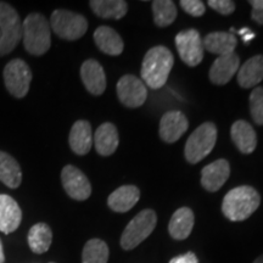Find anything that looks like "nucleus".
Wrapping results in <instances>:
<instances>
[{
	"label": "nucleus",
	"instance_id": "obj_13",
	"mask_svg": "<svg viewBox=\"0 0 263 263\" xmlns=\"http://www.w3.org/2000/svg\"><path fill=\"white\" fill-rule=\"evenodd\" d=\"M81 78L85 89L93 95H101L106 89V76L103 66L97 60L89 59L81 67Z\"/></svg>",
	"mask_w": 263,
	"mask_h": 263
},
{
	"label": "nucleus",
	"instance_id": "obj_37",
	"mask_svg": "<svg viewBox=\"0 0 263 263\" xmlns=\"http://www.w3.org/2000/svg\"><path fill=\"white\" fill-rule=\"evenodd\" d=\"M250 31H251V29H250L249 27H244V28L240 29V31H238V34H240V35H241V37H242V35L246 34V33L250 32Z\"/></svg>",
	"mask_w": 263,
	"mask_h": 263
},
{
	"label": "nucleus",
	"instance_id": "obj_30",
	"mask_svg": "<svg viewBox=\"0 0 263 263\" xmlns=\"http://www.w3.org/2000/svg\"><path fill=\"white\" fill-rule=\"evenodd\" d=\"M250 111L256 124L263 126V87H256L250 95Z\"/></svg>",
	"mask_w": 263,
	"mask_h": 263
},
{
	"label": "nucleus",
	"instance_id": "obj_3",
	"mask_svg": "<svg viewBox=\"0 0 263 263\" xmlns=\"http://www.w3.org/2000/svg\"><path fill=\"white\" fill-rule=\"evenodd\" d=\"M22 38L27 52L35 57L44 55L51 45L50 25L42 14H29L22 22Z\"/></svg>",
	"mask_w": 263,
	"mask_h": 263
},
{
	"label": "nucleus",
	"instance_id": "obj_8",
	"mask_svg": "<svg viewBox=\"0 0 263 263\" xmlns=\"http://www.w3.org/2000/svg\"><path fill=\"white\" fill-rule=\"evenodd\" d=\"M32 82V72L29 66L21 59H14L4 68V83L12 97L25 98Z\"/></svg>",
	"mask_w": 263,
	"mask_h": 263
},
{
	"label": "nucleus",
	"instance_id": "obj_14",
	"mask_svg": "<svg viewBox=\"0 0 263 263\" xmlns=\"http://www.w3.org/2000/svg\"><path fill=\"white\" fill-rule=\"evenodd\" d=\"M230 174V166L227 160H217L207 164L201 171V184L207 192H217L227 182Z\"/></svg>",
	"mask_w": 263,
	"mask_h": 263
},
{
	"label": "nucleus",
	"instance_id": "obj_29",
	"mask_svg": "<svg viewBox=\"0 0 263 263\" xmlns=\"http://www.w3.org/2000/svg\"><path fill=\"white\" fill-rule=\"evenodd\" d=\"M153 12L155 24L159 27H167L173 24L177 17V8L171 0H155L153 2Z\"/></svg>",
	"mask_w": 263,
	"mask_h": 263
},
{
	"label": "nucleus",
	"instance_id": "obj_24",
	"mask_svg": "<svg viewBox=\"0 0 263 263\" xmlns=\"http://www.w3.org/2000/svg\"><path fill=\"white\" fill-rule=\"evenodd\" d=\"M263 80V55L249 59L238 72V83L241 88L256 87Z\"/></svg>",
	"mask_w": 263,
	"mask_h": 263
},
{
	"label": "nucleus",
	"instance_id": "obj_35",
	"mask_svg": "<svg viewBox=\"0 0 263 263\" xmlns=\"http://www.w3.org/2000/svg\"><path fill=\"white\" fill-rule=\"evenodd\" d=\"M256 37V35H255V33L254 32H251V31H250V32H248V33H246V34H244V35H242V41H244L245 43H246V44H248V43H250V42H251L252 41V39H254Z\"/></svg>",
	"mask_w": 263,
	"mask_h": 263
},
{
	"label": "nucleus",
	"instance_id": "obj_20",
	"mask_svg": "<svg viewBox=\"0 0 263 263\" xmlns=\"http://www.w3.org/2000/svg\"><path fill=\"white\" fill-rule=\"evenodd\" d=\"M202 43L207 51L217 54L218 57L234 54L238 45L236 37L230 32H212L206 35Z\"/></svg>",
	"mask_w": 263,
	"mask_h": 263
},
{
	"label": "nucleus",
	"instance_id": "obj_6",
	"mask_svg": "<svg viewBox=\"0 0 263 263\" xmlns=\"http://www.w3.org/2000/svg\"><path fill=\"white\" fill-rule=\"evenodd\" d=\"M157 223V216L154 210H143L128 223L121 236V246L123 250L136 249L154 232Z\"/></svg>",
	"mask_w": 263,
	"mask_h": 263
},
{
	"label": "nucleus",
	"instance_id": "obj_34",
	"mask_svg": "<svg viewBox=\"0 0 263 263\" xmlns=\"http://www.w3.org/2000/svg\"><path fill=\"white\" fill-rule=\"evenodd\" d=\"M170 263H199V259H197L194 252H186V254L179 255L172 258Z\"/></svg>",
	"mask_w": 263,
	"mask_h": 263
},
{
	"label": "nucleus",
	"instance_id": "obj_33",
	"mask_svg": "<svg viewBox=\"0 0 263 263\" xmlns=\"http://www.w3.org/2000/svg\"><path fill=\"white\" fill-rule=\"evenodd\" d=\"M249 3L252 6V20L258 25H263V0H250Z\"/></svg>",
	"mask_w": 263,
	"mask_h": 263
},
{
	"label": "nucleus",
	"instance_id": "obj_36",
	"mask_svg": "<svg viewBox=\"0 0 263 263\" xmlns=\"http://www.w3.org/2000/svg\"><path fill=\"white\" fill-rule=\"evenodd\" d=\"M5 262V256H4V250H3V244L2 240H0V263Z\"/></svg>",
	"mask_w": 263,
	"mask_h": 263
},
{
	"label": "nucleus",
	"instance_id": "obj_2",
	"mask_svg": "<svg viewBox=\"0 0 263 263\" xmlns=\"http://www.w3.org/2000/svg\"><path fill=\"white\" fill-rule=\"evenodd\" d=\"M261 196L249 185L238 186L227 193L223 199L222 212L229 221L241 222L248 219L258 209Z\"/></svg>",
	"mask_w": 263,
	"mask_h": 263
},
{
	"label": "nucleus",
	"instance_id": "obj_1",
	"mask_svg": "<svg viewBox=\"0 0 263 263\" xmlns=\"http://www.w3.org/2000/svg\"><path fill=\"white\" fill-rule=\"evenodd\" d=\"M174 64L173 54L163 45L151 48L144 57L141 78L151 89H160L168 80Z\"/></svg>",
	"mask_w": 263,
	"mask_h": 263
},
{
	"label": "nucleus",
	"instance_id": "obj_4",
	"mask_svg": "<svg viewBox=\"0 0 263 263\" xmlns=\"http://www.w3.org/2000/svg\"><path fill=\"white\" fill-rule=\"evenodd\" d=\"M217 141V127L212 122H205L193 132L186 140L184 155L190 163H197L213 150Z\"/></svg>",
	"mask_w": 263,
	"mask_h": 263
},
{
	"label": "nucleus",
	"instance_id": "obj_31",
	"mask_svg": "<svg viewBox=\"0 0 263 263\" xmlns=\"http://www.w3.org/2000/svg\"><path fill=\"white\" fill-rule=\"evenodd\" d=\"M179 4L184 11L195 17H200L205 14V5L200 0H182Z\"/></svg>",
	"mask_w": 263,
	"mask_h": 263
},
{
	"label": "nucleus",
	"instance_id": "obj_21",
	"mask_svg": "<svg viewBox=\"0 0 263 263\" xmlns=\"http://www.w3.org/2000/svg\"><path fill=\"white\" fill-rule=\"evenodd\" d=\"M139 199L140 192L136 185H123L110 194L107 205L115 212L124 213L136 206Z\"/></svg>",
	"mask_w": 263,
	"mask_h": 263
},
{
	"label": "nucleus",
	"instance_id": "obj_18",
	"mask_svg": "<svg viewBox=\"0 0 263 263\" xmlns=\"http://www.w3.org/2000/svg\"><path fill=\"white\" fill-rule=\"evenodd\" d=\"M97 153L101 156H110L116 151L118 143V132L115 124L106 122L98 127L93 137Z\"/></svg>",
	"mask_w": 263,
	"mask_h": 263
},
{
	"label": "nucleus",
	"instance_id": "obj_26",
	"mask_svg": "<svg viewBox=\"0 0 263 263\" xmlns=\"http://www.w3.org/2000/svg\"><path fill=\"white\" fill-rule=\"evenodd\" d=\"M89 5L95 15L106 20H120L128 11V4L123 0H91Z\"/></svg>",
	"mask_w": 263,
	"mask_h": 263
},
{
	"label": "nucleus",
	"instance_id": "obj_15",
	"mask_svg": "<svg viewBox=\"0 0 263 263\" xmlns=\"http://www.w3.org/2000/svg\"><path fill=\"white\" fill-rule=\"evenodd\" d=\"M22 221V211L18 203L6 194H0V232L14 233Z\"/></svg>",
	"mask_w": 263,
	"mask_h": 263
},
{
	"label": "nucleus",
	"instance_id": "obj_39",
	"mask_svg": "<svg viewBox=\"0 0 263 263\" xmlns=\"http://www.w3.org/2000/svg\"><path fill=\"white\" fill-rule=\"evenodd\" d=\"M50 263H54V262H50Z\"/></svg>",
	"mask_w": 263,
	"mask_h": 263
},
{
	"label": "nucleus",
	"instance_id": "obj_10",
	"mask_svg": "<svg viewBox=\"0 0 263 263\" xmlns=\"http://www.w3.org/2000/svg\"><path fill=\"white\" fill-rule=\"evenodd\" d=\"M117 97L124 106L134 108L145 103L147 90L144 82L133 74H126L117 82Z\"/></svg>",
	"mask_w": 263,
	"mask_h": 263
},
{
	"label": "nucleus",
	"instance_id": "obj_5",
	"mask_svg": "<svg viewBox=\"0 0 263 263\" xmlns=\"http://www.w3.org/2000/svg\"><path fill=\"white\" fill-rule=\"evenodd\" d=\"M21 37L22 24L17 11L8 3L0 2V57L14 50Z\"/></svg>",
	"mask_w": 263,
	"mask_h": 263
},
{
	"label": "nucleus",
	"instance_id": "obj_32",
	"mask_svg": "<svg viewBox=\"0 0 263 263\" xmlns=\"http://www.w3.org/2000/svg\"><path fill=\"white\" fill-rule=\"evenodd\" d=\"M207 4L222 15H230L235 11V3L230 0H210Z\"/></svg>",
	"mask_w": 263,
	"mask_h": 263
},
{
	"label": "nucleus",
	"instance_id": "obj_38",
	"mask_svg": "<svg viewBox=\"0 0 263 263\" xmlns=\"http://www.w3.org/2000/svg\"><path fill=\"white\" fill-rule=\"evenodd\" d=\"M254 263H263V255L259 256L258 258H256L255 261H254Z\"/></svg>",
	"mask_w": 263,
	"mask_h": 263
},
{
	"label": "nucleus",
	"instance_id": "obj_9",
	"mask_svg": "<svg viewBox=\"0 0 263 263\" xmlns=\"http://www.w3.org/2000/svg\"><path fill=\"white\" fill-rule=\"evenodd\" d=\"M176 47L179 57L190 67L197 66L203 59V43L196 29H186L176 35Z\"/></svg>",
	"mask_w": 263,
	"mask_h": 263
},
{
	"label": "nucleus",
	"instance_id": "obj_23",
	"mask_svg": "<svg viewBox=\"0 0 263 263\" xmlns=\"http://www.w3.org/2000/svg\"><path fill=\"white\" fill-rule=\"evenodd\" d=\"M195 217L194 212L188 207H182L173 213L168 224L170 235L176 240L186 239L192 233Z\"/></svg>",
	"mask_w": 263,
	"mask_h": 263
},
{
	"label": "nucleus",
	"instance_id": "obj_12",
	"mask_svg": "<svg viewBox=\"0 0 263 263\" xmlns=\"http://www.w3.org/2000/svg\"><path fill=\"white\" fill-rule=\"evenodd\" d=\"M188 127V118L185 115L180 111H170L161 118L160 137L166 143H176L185 133Z\"/></svg>",
	"mask_w": 263,
	"mask_h": 263
},
{
	"label": "nucleus",
	"instance_id": "obj_11",
	"mask_svg": "<svg viewBox=\"0 0 263 263\" xmlns=\"http://www.w3.org/2000/svg\"><path fill=\"white\" fill-rule=\"evenodd\" d=\"M61 182L65 192L73 200L84 201L91 195V185L87 176L77 167L67 164L61 172Z\"/></svg>",
	"mask_w": 263,
	"mask_h": 263
},
{
	"label": "nucleus",
	"instance_id": "obj_7",
	"mask_svg": "<svg viewBox=\"0 0 263 263\" xmlns=\"http://www.w3.org/2000/svg\"><path fill=\"white\" fill-rule=\"evenodd\" d=\"M50 25L55 34L65 41H77L83 37L88 29V21L84 16L64 9L52 12Z\"/></svg>",
	"mask_w": 263,
	"mask_h": 263
},
{
	"label": "nucleus",
	"instance_id": "obj_19",
	"mask_svg": "<svg viewBox=\"0 0 263 263\" xmlns=\"http://www.w3.org/2000/svg\"><path fill=\"white\" fill-rule=\"evenodd\" d=\"M230 136L238 147L239 151L242 154L254 153L256 146H257V136L254 127L246 121H236L233 123L232 129H230Z\"/></svg>",
	"mask_w": 263,
	"mask_h": 263
},
{
	"label": "nucleus",
	"instance_id": "obj_22",
	"mask_svg": "<svg viewBox=\"0 0 263 263\" xmlns=\"http://www.w3.org/2000/svg\"><path fill=\"white\" fill-rule=\"evenodd\" d=\"M94 42L104 54L117 57L122 54L124 44L122 38L114 28L101 26L94 32Z\"/></svg>",
	"mask_w": 263,
	"mask_h": 263
},
{
	"label": "nucleus",
	"instance_id": "obj_17",
	"mask_svg": "<svg viewBox=\"0 0 263 263\" xmlns=\"http://www.w3.org/2000/svg\"><path fill=\"white\" fill-rule=\"evenodd\" d=\"M68 143L74 154L81 156L87 155L93 145V132L90 123L83 120L74 122L71 128Z\"/></svg>",
	"mask_w": 263,
	"mask_h": 263
},
{
	"label": "nucleus",
	"instance_id": "obj_16",
	"mask_svg": "<svg viewBox=\"0 0 263 263\" xmlns=\"http://www.w3.org/2000/svg\"><path fill=\"white\" fill-rule=\"evenodd\" d=\"M239 65L240 59L235 52L226 57H218L210 68V80L216 85L227 84L238 72Z\"/></svg>",
	"mask_w": 263,
	"mask_h": 263
},
{
	"label": "nucleus",
	"instance_id": "obj_27",
	"mask_svg": "<svg viewBox=\"0 0 263 263\" xmlns=\"http://www.w3.org/2000/svg\"><path fill=\"white\" fill-rule=\"evenodd\" d=\"M52 232L47 223H37L29 229L28 245L34 254H44L50 248Z\"/></svg>",
	"mask_w": 263,
	"mask_h": 263
},
{
	"label": "nucleus",
	"instance_id": "obj_28",
	"mask_svg": "<svg viewBox=\"0 0 263 263\" xmlns=\"http://www.w3.org/2000/svg\"><path fill=\"white\" fill-rule=\"evenodd\" d=\"M107 244L100 239H90L84 245L82 252V263H107Z\"/></svg>",
	"mask_w": 263,
	"mask_h": 263
},
{
	"label": "nucleus",
	"instance_id": "obj_25",
	"mask_svg": "<svg viewBox=\"0 0 263 263\" xmlns=\"http://www.w3.org/2000/svg\"><path fill=\"white\" fill-rule=\"evenodd\" d=\"M0 182L10 189H17L22 182V171L18 162L4 151H0Z\"/></svg>",
	"mask_w": 263,
	"mask_h": 263
}]
</instances>
